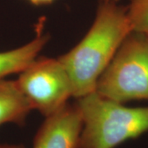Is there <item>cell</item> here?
Instances as JSON below:
<instances>
[{"label":"cell","instance_id":"6da1fadb","mask_svg":"<svg viewBox=\"0 0 148 148\" xmlns=\"http://www.w3.org/2000/svg\"><path fill=\"white\" fill-rule=\"evenodd\" d=\"M132 32L127 7L101 2L89 31L68 53L58 57L77 99L95 90L97 82L124 39Z\"/></svg>","mask_w":148,"mask_h":148},{"label":"cell","instance_id":"7a4b0ae2","mask_svg":"<svg viewBox=\"0 0 148 148\" xmlns=\"http://www.w3.org/2000/svg\"><path fill=\"white\" fill-rule=\"evenodd\" d=\"M76 105L82 120L79 148H115L148 132V107H127L95 91Z\"/></svg>","mask_w":148,"mask_h":148},{"label":"cell","instance_id":"3957f363","mask_svg":"<svg viewBox=\"0 0 148 148\" xmlns=\"http://www.w3.org/2000/svg\"><path fill=\"white\" fill-rule=\"evenodd\" d=\"M95 92L124 104L148 101V38L132 32L123 41L97 82Z\"/></svg>","mask_w":148,"mask_h":148},{"label":"cell","instance_id":"277c9868","mask_svg":"<svg viewBox=\"0 0 148 148\" xmlns=\"http://www.w3.org/2000/svg\"><path fill=\"white\" fill-rule=\"evenodd\" d=\"M20 90L44 116L55 114L73 96L69 76L58 58L38 57L19 73Z\"/></svg>","mask_w":148,"mask_h":148},{"label":"cell","instance_id":"5b68a950","mask_svg":"<svg viewBox=\"0 0 148 148\" xmlns=\"http://www.w3.org/2000/svg\"><path fill=\"white\" fill-rule=\"evenodd\" d=\"M82 129L80 111L75 104H67L45 118L38 129L33 148H79Z\"/></svg>","mask_w":148,"mask_h":148},{"label":"cell","instance_id":"8992f818","mask_svg":"<svg viewBox=\"0 0 148 148\" xmlns=\"http://www.w3.org/2000/svg\"><path fill=\"white\" fill-rule=\"evenodd\" d=\"M49 36L44 31V21L36 27V36L31 41L13 49L0 52V79L8 75L20 73L38 58Z\"/></svg>","mask_w":148,"mask_h":148},{"label":"cell","instance_id":"52a82bcc","mask_svg":"<svg viewBox=\"0 0 148 148\" xmlns=\"http://www.w3.org/2000/svg\"><path fill=\"white\" fill-rule=\"evenodd\" d=\"M33 107L16 81L0 79V126L12 123L22 125Z\"/></svg>","mask_w":148,"mask_h":148},{"label":"cell","instance_id":"ba28073f","mask_svg":"<svg viewBox=\"0 0 148 148\" xmlns=\"http://www.w3.org/2000/svg\"><path fill=\"white\" fill-rule=\"evenodd\" d=\"M127 12L132 32L148 33V0H129Z\"/></svg>","mask_w":148,"mask_h":148},{"label":"cell","instance_id":"9c48e42d","mask_svg":"<svg viewBox=\"0 0 148 148\" xmlns=\"http://www.w3.org/2000/svg\"><path fill=\"white\" fill-rule=\"evenodd\" d=\"M34 5H45L53 3L54 0H28Z\"/></svg>","mask_w":148,"mask_h":148},{"label":"cell","instance_id":"30bf717a","mask_svg":"<svg viewBox=\"0 0 148 148\" xmlns=\"http://www.w3.org/2000/svg\"><path fill=\"white\" fill-rule=\"evenodd\" d=\"M0 148H26L20 145H3L0 146Z\"/></svg>","mask_w":148,"mask_h":148},{"label":"cell","instance_id":"8fae6325","mask_svg":"<svg viewBox=\"0 0 148 148\" xmlns=\"http://www.w3.org/2000/svg\"><path fill=\"white\" fill-rule=\"evenodd\" d=\"M119 0H101V2H111V3H118Z\"/></svg>","mask_w":148,"mask_h":148},{"label":"cell","instance_id":"7c38bea8","mask_svg":"<svg viewBox=\"0 0 148 148\" xmlns=\"http://www.w3.org/2000/svg\"><path fill=\"white\" fill-rule=\"evenodd\" d=\"M146 35H147V38H148V33H147V34H146Z\"/></svg>","mask_w":148,"mask_h":148}]
</instances>
